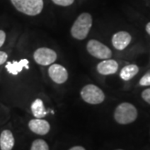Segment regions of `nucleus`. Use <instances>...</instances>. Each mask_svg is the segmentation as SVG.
Wrapping results in <instances>:
<instances>
[{
  "label": "nucleus",
  "mask_w": 150,
  "mask_h": 150,
  "mask_svg": "<svg viewBox=\"0 0 150 150\" xmlns=\"http://www.w3.org/2000/svg\"><path fill=\"white\" fill-rule=\"evenodd\" d=\"M132 37L126 31H119L113 34L112 38V44L114 48L118 50H123L131 43Z\"/></svg>",
  "instance_id": "8"
},
{
  "label": "nucleus",
  "mask_w": 150,
  "mask_h": 150,
  "mask_svg": "<svg viewBox=\"0 0 150 150\" xmlns=\"http://www.w3.org/2000/svg\"><path fill=\"white\" fill-rule=\"evenodd\" d=\"M48 73L50 79L54 83L59 84H62L65 83L69 78V74L67 69L64 66L58 64H52L50 65V67L48 68Z\"/></svg>",
  "instance_id": "7"
},
{
  "label": "nucleus",
  "mask_w": 150,
  "mask_h": 150,
  "mask_svg": "<svg viewBox=\"0 0 150 150\" xmlns=\"http://www.w3.org/2000/svg\"><path fill=\"white\" fill-rule=\"evenodd\" d=\"M30 150H49V148L44 140L36 139L33 142Z\"/></svg>",
  "instance_id": "15"
},
{
  "label": "nucleus",
  "mask_w": 150,
  "mask_h": 150,
  "mask_svg": "<svg viewBox=\"0 0 150 150\" xmlns=\"http://www.w3.org/2000/svg\"><path fill=\"white\" fill-rule=\"evenodd\" d=\"M146 31H147V33L150 35V22L149 23H148L147 25H146Z\"/></svg>",
  "instance_id": "22"
},
{
  "label": "nucleus",
  "mask_w": 150,
  "mask_h": 150,
  "mask_svg": "<svg viewBox=\"0 0 150 150\" xmlns=\"http://www.w3.org/2000/svg\"><path fill=\"white\" fill-rule=\"evenodd\" d=\"M6 39V33L4 30H0V48L4 45Z\"/></svg>",
  "instance_id": "20"
},
{
  "label": "nucleus",
  "mask_w": 150,
  "mask_h": 150,
  "mask_svg": "<svg viewBox=\"0 0 150 150\" xmlns=\"http://www.w3.org/2000/svg\"><path fill=\"white\" fill-rule=\"evenodd\" d=\"M33 59L38 64L48 66L54 64L57 59L56 52L48 48H39L35 50L33 54Z\"/></svg>",
  "instance_id": "6"
},
{
  "label": "nucleus",
  "mask_w": 150,
  "mask_h": 150,
  "mask_svg": "<svg viewBox=\"0 0 150 150\" xmlns=\"http://www.w3.org/2000/svg\"><path fill=\"white\" fill-rule=\"evenodd\" d=\"M137 117V108L129 103H120L114 111V119L119 124H129L133 123L136 120Z\"/></svg>",
  "instance_id": "2"
},
{
  "label": "nucleus",
  "mask_w": 150,
  "mask_h": 150,
  "mask_svg": "<svg viewBox=\"0 0 150 150\" xmlns=\"http://www.w3.org/2000/svg\"><path fill=\"white\" fill-rule=\"evenodd\" d=\"M69 150H86L82 146H74L73 148H71Z\"/></svg>",
  "instance_id": "21"
},
{
  "label": "nucleus",
  "mask_w": 150,
  "mask_h": 150,
  "mask_svg": "<svg viewBox=\"0 0 150 150\" xmlns=\"http://www.w3.org/2000/svg\"><path fill=\"white\" fill-rule=\"evenodd\" d=\"M31 111L35 118H43L46 116L47 111L44 108V104L42 99L37 98L31 104Z\"/></svg>",
  "instance_id": "13"
},
{
  "label": "nucleus",
  "mask_w": 150,
  "mask_h": 150,
  "mask_svg": "<svg viewBox=\"0 0 150 150\" xmlns=\"http://www.w3.org/2000/svg\"><path fill=\"white\" fill-rule=\"evenodd\" d=\"M13 134L8 129L4 130L0 134V149L1 150H12L14 146Z\"/></svg>",
  "instance_id": "11"
},
{
  "label": "nucleus",
  "mask_w": 150,
  "mask_h": 150,
  "mask_svg": "<svg viewBox=\"0 0 150 150\" xmlns=\"http://www.w3.org/2000/svg\"><path fill=\"white\" fill-rule=\"evenodd\" d=\"M139 69L136 64H129L123 67L120 71V78L124 81H129L132 79L135 75L139 73Z\"/></svg>",
  "instance_id": "14"
},
{
  "label": "nucleus",
  "mask_w": 150,
  "mask_h": 150,
  "mask_svg": "<svg viewBox=\"0 0 150 150\" xmlns=\"http://www.w3.org/2000/svg\"><path fill=\"white\" fill-rule=\"evenodd\" d=\"M87 50L93 57L103 60L110 59L112 54L110 48L95 39H91L88 42Z\"/></svg>",
  "instance_id": "5"
},
{
  "label": "nucleus",
  "mask_w": 150,
  "mask_h": 150,
  "mask_svg": "<svg viewBox=\"0 0 150 150\" xmlns=\"http://www.w3.org/2000/svg\"><path fill=\"white\" fill-rule=\"evenodd\" d=\"M93 24V18L88 13H83L77 18L71 28V35L78 40H83L88 36Z\"/></svg>",
  "instance_id": "1"
},
{
  "label": "nucleus",
  "mask_w": 150,
  "mask_h": 150,
  "mask_svg": "<svg viewBox=\"0 0 150 150\" xmlns=\"http://www.w3.org/2000/svg\"><path fill=\"white\" fill-rule=\"evenodd\" d=\"M28 128L34 134L45 135L50 130V124L43 118H34L28 122Z\"/></svg>",
  "instance_id": "9"
},
{
  "label": "nucleus",
  "mask_w": 150,
  "mask_h": 150,
  "mask_svg": "<svg viewBox=\"0 0 150 150\" xmlns=\"http://www.w3.org/2000/svg\"><path fill=\"white\" fill-rule=\"evenodd\" d=\"M117 150H123V149H117Z\"/></svg>",
  "instance_id": "23"
},
{
  "label": "nucleus",
  "mask_w": 150,
  "mask_h": 150,
  "mask_svg": "<svg viewBox=\"0 0 150 150\" xmlns=\"http://www.w3.org/2000/svg\"><path fill=\"white\" fill-rule=\"evenodd\" d=\"M12 4L22 13L36 16L43 8V0H10Z\"/></svg>",
  "instance_id": "3"
},
{
  "label": "nucleus",
  "mask_w": 150,
  "mask_h": 150,
  "mask_svg": "<svg viewBox=\"0 0 150 150\" xmlns=\"http://www.w3.org/2000/svg\"><path fill=\"white\" fill-rule=\"evenodd\" d=\"M8 59V54L4 51H0V65L4 64L5 62H7Z\"/></svg>",
  "instance_id": "19"
},
{
  "label": "nucleus",
  "mask_w": 150,
  "mask_h": 150,
  "mask_svg": "<svg viewBox=\"0 0 150 150\" xmlns=\"http://www.w3.org/2000/svg\"><path fill=\"white\" fill-rule=\"evenodd\" d=\"M83 100L89 104H99L104 101L105 94L100 88L94 84H87L80 92Z\"/></svg>",
  "instance_id": "4"
},
{
  "label": "nucleus",
  "mask_w": 150,
  "mask_h": 150,
  "mask_svg": "<svg viewBox=\"0 0 150 150\" xmlns=\"http://www.w3.org/2000/svg\"><path fill=\"white\" fill-rule=\"evenodd\" d=\"M118 64L113 59H103L97 65V71L102 75H111L117 73Z\"/></svg>",
  "instance_id": "10"
},
{
  "label": "nucleus",
  "mask_w": 150,
  "mask_h": 150,
  "mask_svg": "<svg viewBox=\"0 0 150 150\" xmlns=\"http://www.w3.org/2000/svg\"><path fill=\"white\" fill-rule=\"evenodd\" d=\"M139 85L144 86V87H148L150 86V70L148 71L139 80Z\"/></svg>",
  "instance_id": "16"
},
{
  "label": "nucleus",
  "mask_w": 150,
  "mask_h": 150,
  "mask_svg": "<svg viewBox=\"0 0 150 150\" xmlns=\"http://www.w3.org/2000/svg\"><path fill=\"white\" fill-rule=\"evenodd\" d=\"M53 3L59 6H63V7H67L70 6L71 4H74V0H52Z\"/></svg>",
  "instance_id": "17"
},
{
  "label": "nucleus",
  "mask_w": 150,
  "mask_h": 150,
  "mask_svg": "<svg viewBox=\"0 0 150 150\" xmlns=\"http://www.w3.org/2000/svg\"><path fill=\"white\" fill-rule=\"evenodd\" d=\"M142 98L145 102H147L149 104H150V88H146L142 92Z\"/></svg>",
  "instance_id": "18"
},
{
  "label": "nucleus",
  "mask_w": 150,
  "mask_h": 150,
  "mask_svg": "<svg viewBox=\"0 0 150 150\" xmlns=\"http://www.w3.org/2000/svg\"><path fill=\"white\" fill-rule=\"evenodd\" d=\"M29 62L28 59H21L20 61H13V62H8L5 68L7 71L13 75H17L21 72L23 69H29Z\"/></svg>",
  "instance_id": "12"
}]
</instances>
